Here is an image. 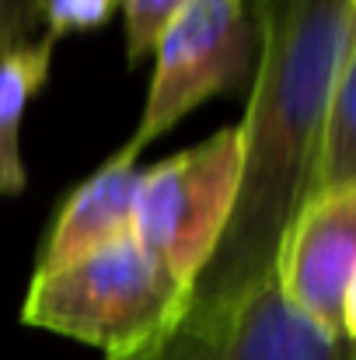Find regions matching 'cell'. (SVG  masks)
<instances>
[{
	"instance_id": "cell-1",
	"label": "cell",
	"mask_w": 356,
	"mask_h": 360,
	"mask_svg": "<svg viewBox=\"0 0 356 360\" xmlns=\"http://www.w3.org/2000/svg\"><path fill=\"white\" fill-rule=\"evenodd\" d=\"M356 42L350 0H269L241 133L231 221L192 304H224L272 280L286 228L315 196L336 77Z\"/></svg>"
},
{
	"instance_id": "cell-2",
	"label": "cell",
	"mask_w": 356,
	"mask_h": 360,
	"mask_svg": "<svg viewBox=\"0 0 356 360\" xmlns=\"http://www.w3.org/2000/svg\"><path fill=\"white\" fill-rule=\"evenodd\" d=\"M189 304L192 294L129 235L56 273L32 276L21 322L81 340L105 360H133L154 350Z\"/></svg>"
},
{
	"instance_id": "cell-3",
	"label": "cell",
	"mask_w": 356,
	"mask_h": 360,
	"mask_svg": "<svg viewBox=\"0 0 356 360\" xmlns=\"http://www.w3.org/2000/svg\"><path fill=\"white\" fill-rule=\"evenodd\" d=\"M241 175V133L224 126L203 143L143 172L133 214L140 241L182 290H196L231 221Z\"/></svg>"
},
{
	"instance_id": "cell-4",
	"label": "cell",
	"mask_w": 356,
	"mask_h": 360,
	"mask_svg": "<svg viewBox=\"0 0 356 360\" xmlns=\"http://www.w3.org/2000/svg\"><path fill=\"white\" fill-rule=\"evenodd\" d=\"M262 53V14L244 0H192L154 46V77L136 133V154L175 129L192 109L231 95L255 77Z\"/></svg>"
},
{
	"instance_id": "cell-5",
	"label": "cell",
	"mask_w": 356,
	"mask_h": 360,
	"mask_svg": "<svg viewBox=\"0 0 356 360\" xmlns=\"http://www.w3.org/2000/svg\"><path fill=\"white\" fill-rule=\"evenodd\" d=\"M133 360H353V343L304 319L272 276L235 301L189 304L154 350Z\"/></svg>"
},
{
	"instance_id": "cell-6",
	"label": "cell",
	"mask_w": 356,
	"mask_h": 360,
	"mask_svg": "<svg viewBox=\"0 0 356 360\" xmlns=\"http://www.w3.org/2000/svg\"><path fill=\"white\" fill-rule=\"evenodd\" d=\"M356 273V186L315 193L276 255L279 294L325 333L343 336V297Z\"/></svg>"
},
{
	"instance_id": "cell-7",
	"label": "cell",
	"mask_w": 356,
	"mask_h": 360,
	"mask_svg": "<svg viewBox=\"0 0 356 360\" xmlns=\"http://www.w3.org/2000/svg\"><path fill=\"white\" fill-rule=\"evenodd\" d=\"M136 150L122 143L91 179H84L56 210L49 235L39 248L35 276L56 273L70 262L88 259L91 252L105 248L119 238L133 235V214H136V193L143 172L136 168Z\"/></svg>"
},
{
	"instance_id": "cell-8",
	"label": "cell",
	"mask_w": 356,
	"mask_h": 360,
	"mask_svg": "<svg viewBox=\"0 0 356 360\" xmlns=\"http://www.w3.org/2000/svg\"><path fill=\"white\" fill-rule=\"evenodd\" d=\"M56 42L49 35L32 39L11 53H0V200L18 196L28 186L21 161V120L32 98L46 88Z\"/></svg>"
},
{
	"instance_id": "cell-9",
	"label": "cell",
	"mask_w": 356,
	"mask_h": 360,
	"mask_svg": "<svg viewBox=\"0 0 356 360\" xmlns=\"http://www.w3.org/2000/svg\"><path fill=\"white\" fill-rule=\"evenodd\" d=\"M343 186H356V42L336 77V91L329 102L315 193Z\"/></svg>"
},
{
	"instance_id": "cell-10",
	"label": "cell",
	"mask_w": 356,
	"mask_h": 360,
	"mask_svg": "<svg viewBox=\"0 0 356 360\" xmlns=\"http://www.w3.org/2000/svg\"><path fill=\"white\" fill-rule=\"evenodd\" d=\"M192 0H119L122 25H126V60L136 67L154 53L168 25L189 7Z\"/></svg>"
},
{
	"instance_id": "cell-11",
	"label": "cell",
	"mask_w": 356,
	"mask_h": 360,
	"mask_svg": "<svg viewBox=\"0 0 356 360\" xmlns=\"http://www.w3.org/2000/svg\"><path fill=\"white\" fill-rule=\"evenodd\" d=\"M35 7H39V25H46V35L60 42L63 35L95 32L109 25L119 0H35Z\"/></svg>"
},
{
	"instance_id": "cell-12",
	"label": "cell",
	"mask_w": 356,
	"mask_h": 360,
	"mask_svg": "<svg viewBox=\"0 0 356 360\" xmlns=\"http://www.w3.org/2000/svg\"><path fill=\"white\" fill-rule=\"evenodd\" d=\"M35 28H39L35 0H0V53L32 42Z\"/></svg>"
},
{
	"instance_id": "cell-13",
	"label": "cell",
	"mask_w": 356,
	"mask_h": 360,
	"mask_svg": "<svg viewBox=\"0 0 356 360\" xmlns=\"http://www.w3.org/2000/svg\"><path fill=\"white\" fill-rule=\"evenodd\" d=\"M343 336L356 343V273L346 287V297H343Z\"/></svg>"
},
{
	"instance_id": "cell-14",
	"label": "cell",
	"mask_w": 356,
	"mask_h": 360,
	"mask_svg": "<svg viewBox=\"0 0 356 360\" xmlns=\"http://www.w3.org/2000/svg\"><path fill=\"white\" fill-rule=\"evenodd\" d=\"M244 4H248L251 11H258V14H265V4H269V0H244Z\"/></svg>"
},
{
	"instance_id": "cell-15",
	"label": "cell",
	"mask_w": 356,
	"mask_h": 360,
	"mask_svg": "<svg viewBox=\"0 0 356 360\" xmlns=\"http://www.w3.org/2000/svg\"><path fill=\"white\" fill-rule=\"evenodd\" d=\"M350 7H353V18H356V0H350Z\"/></svg>"
},
{
	"instance_id": "cell-16",
	"label": "cell",
	"mask_w": 356,
	"mask_h": 360,
	"mask_svg": "<svg viewBox=\"0 0 356 360\" xmlns=\"http://www.w3.org/2000/svg\"><path fill=\"white\" fill-rule=\"evenodd\" d=\"M353 360H356V343H353Z\"/></svg>"
}]
</instances>
